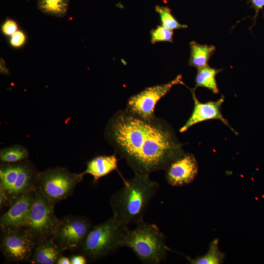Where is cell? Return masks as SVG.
Here are the masks:
<instances>
[{
  "label": "cell",
  "instance_id": "83f0119b",
  "mask_svg": "<svg viewBox=\"0 0 264 264\" xmlns=\"http://www.w3.org/2000/svg\"><path fill=\"white\" fill-rule=\"evenodd\" d=\"M0 72L4 75H8L10 74L9 71L6 65V63L3 58L0 59Z\"/></svg>",
  "mask_w": 264,
  "mask_h": 264
},
{
  "label": "cell",
  "instance_id": "7402d4cb",
  "mask_svg": "<svg viewBox=\"0 0 264 264\" xmlns=\"http://www.w3.org/2000/svg\"><path fill=\"white\" fill-rule=\"evenodd\" d=\"M174 32L172 30L162 25H158L151 31V42L155 44L157 42H173Z\"/></svg>",
  "mask_w": 264,
  "mask_h": 264
},
{
  "label": "cell",
  "instance_id": "7c38bea8",
  "mask_svg": "<svg viewBox=\"0 0 264 264\" xmlns=\"http://www.w3.org/2000/svg\"><path fill=\"white\" fill-rule=\"evenodd\" d=\"M165 177L173 186H181L192 182L198 172V164L194 155L183 153L167 166Z\"/></svg>",
  "mask_w": 264,
  "mask_h": 264
},
{
  "label": "cell",
  "instance_id": "ffe728a7",
  "mask_svg": "<svg viewBox=\"0 0 264 264\" xmlns=\"http://www.w3.org/2000/svg\"><path fill=\"white\" fill-rule=\"evenodd\" d=\"M38 7L45 14L58 17H64L68 7L67 0H39Z\"/></svg>",
  "mask_w": 264,
  "mask_h": 264
},
{
  "label": "cell",
  "instance_id": "603a6c76",
  "mask_svg": "<svg viewBox=\"0 0 264 264\" xmlns=\"http://www.w3.org/2000/svg\"><path fill=\"white\" fill-rule=\"evenodd\" d=\"M26 41L25 33L22 31L18 30L10 36L9 43L13 47L20 48L25 44Z\"/></svg>",
  "mask_w": 264,
  "mask_h": 264
},
{
  "label": "cell",
  "instance_id": "4316f807",
  "mask_svg": "<svg viewBox=\"0 0 264 264\" xmlns=\"http://www.w3.org/2000/svg\"><path fill=\"white\" fill-rule=\"evenodd\" d=\"M8 205V198L4 189L0 186V208L1 209Z\"/></svg>",
  "mask_w": 264,
  "mask_h": 264
},
{
  "label": "cell",
  "instance_id": "f1b7e54d",
  "mask_svg": "<svg viewBox=\"0 0 264 264\" xmlns=\"http://www.w3.org/2000/svg\"><path fill=\"white\" fill-rule=\"evenodd\" d=\"M56 264H71L70 258L62 255L58 259Z\"/></svg>",
  "mask_w": 264,
  "mask_h": 264
},
{
  "label": "cell",
  "instance_id": "e0dca14e",
  "mask_svg": "<svg viewBox=\"0 0 264 264\" xmlns=\"http://www.w3.org/2000/svg\"><path fill=\"white\" fill-rule=\"evenodd\" d=\"M222 70L211 67L208 65L198 68L195 78V87H203L211 90L214 94H218L219 89L218 87L216 76Z\"/></svg>",
  "mask_w": 264,
  "mask_h": 264
},
{
  "label": "cell",
  "instance_id": "277c9868",
  "mask_svg": "<svg viewBox=\"0 0 264 264\" xmlns=\"http://www.w3.org/2000/svg\"><path fill=\"white\" fill-rule=\"evenodd\" d=\"M128 225L112 215L106 221L92 226L80 248L84 255L96 260L123 246Z\"/></svg>",
  "mask_w": 264,
  "mask_h": 264
},
{
  "label": "cell",
  "instance_id": "ac0fdd59",
  "mask_svg": "<svg viewBox=\"0 0 264 264\" xmlns=\"http://www.w3.org/2000/svg\"><path fill=\"white\" fill-rule=\"evenodd\" d=\"M224 257V254L219 249L218 239L211 242L208 252L205 255L195 259L186 257L188 262L192 264H220L222 263Z\"/></svg>",
  "mask_w": 264,
  "mask_h": 264
},
{
  "label": "cell",
  "instance_id": "8fae6325",
  "mask_svg": "<svg viewBox=\"0 0 264 264\" xmlns=\"http://www.w3.org/2000/svg\"><path fill=\"white\" fill-rule=\"evenodd\" d=\"M190 90L194 101V108L189 118L184 125L180 128V132H185L190 127L198 123L212 119H217L221 121L235 134H238L222 114L221 107L224 101V96L221 95L216 101L201 102L196 96V89L192 88Z\"/></svg>",
  "mask_w": 264,
  "mask_h": 264
},
{
  "label": "cell",
  "instance_id": "44dd1931",
  "mask_svg": "<svg viewBox=\"0 0 264 264\" xmlns=\"http://www.w3.org/2000/svg\"><path fill=\"white\" fill-rule=\"evenodd\" d=\"M155 10L159 15L161 25L172 30L188 27L187 25L181 24L177 21L168 7L156 5Z\"/></svg>",
  "mask_w": 264,
  "mask_h": 264
},
{
  "label": "cell",
  "instance_id": "9a60e30c",
  "mask_svg": "<svg viewBox=\"0 0 264 264\" xmlns=\"http://www.w3.org/2000/svg\"><path fill=\"white\" fill-rule=\"evenodd\" d=\"M63 252L51 237L37 243L29 262L35 264H55Z\"/></svg>",
  "mask_w": 264,
  "mask_h": 264
},
{
  "label": "cell",
  "instance_id": "cb8c5ba5",
  "mask_svg": "<svg viewBox=\"0 0 264 264\" xmlns=\"http://www.w3.org/2000/svg\"><path fill=\"white\" fill-rule=\"evenodd\" d=\"M1 30L3 35L10 37L18 30V25L14 20L7 18L2 23Z\"/></svg>",
  "mask_w": 264,
  "mask_h": 264
},
{
  "label": "cell",
  "instance_id": "5bb4252c",
  "mask_svg": "<svg viewBox=\"0 0 264 264\" xmlns=\"http://www.w3.org/2000/svg\"><path fill=\"white\" fill-rule=\"evenodd\" d=\"M118 159L115 154L95 156L88 162L86 168L82 174L84 176L86 174L91 175L93 177V183H96L100 178L113 171L118 172Z\"/></svg>",
  "mask_w": 264,
  "mask_h": 264
},
{
  "label": "cell",
  "instance_id": "3957f363",
  "mask_svg": "<svg viewBox=\"0 0 264 264\" xmlns=\"http://www.w3.org/2000/svg\"><path fill=\"white\" fill-rule=\"evenodd\" d=\"M123 246L131 249L144 264H158L166 259L167 251L165 237L154 224L143 221L126 232Z\"/></svg>",
  "mask_w": 264,
  "mask_h": 264
},
{
  "label": "cell",
  "instance_id": "30bf717a",
  "mask_svg": "<svg viewBox=\"0 0 264 264\" xmlns=\"http://www.w3.org/2000/svg\"><path fill=\"white\" fill-rule=\"evenodd\" d=\"M92 226L91 220L85 216H66L60 219L52 237L63 251L80 249Z\"/></svg>",
  "mask_w": 264,
  "mask_h": 264
},
{
  "label": "cell",
  "instance_id": "d4e9b609",
  "mask_svg": "<svg viewBox=\"0 0 264 264\" xmlns=\"http://www.w3.org/2000/svg\"><path fill=\"white\" fill-rule=\"evenodd\" d=\"M248 2L250 5V7L253 8L255 12V14L253 17L254 23L252 26H253L260 11L263 10L264 7V0H248Z\"/></svg>",
  "mask_w": 264,
  "mask_h": 264
},
{
  "label": "cell",
  "instance_id": "52a82bcc",
  "mask_svg": "<svg viewBox=\"0 0 264 264\" xmlns=\"http://www.w3.org/2000/svg\"><path fill=\"white\" fill-rule=\"evenodd\" d=\"M55 203L36 187L26 225L23 227L37 243L52 237L60 221L54 212Z\"/></svg>",
  "mask_w": 264,
  "mask_h": 264
},
{
  "label": "cell",
  "instance_id": "2e32d148",
  "mask_svg": "<svg viewBox=\"0 0 264 264\" xmlns=\"http://www.w3.org/2000/svg\"><path fill=\"white\" fill-rule=\"evenodd\" d=\"M189 45L190 56L188 60L189 66L197 69L207 66L208 61L216 51V46L200 44L195 41H191Z\"/></svg>",
  "mask_w": 264,
  "mask_h": 264
},
{
  "label": "cell",
  "instance_id": "d6986e66",
  "mask_svg": "<svg viewBox=\"0 0 264 264\" xmlns=\"http://www.w3.org/2000/svg\"><path fill=\"white\" fill-rule=\"evenodd\" d=\"M28 156L27 149L19 144L7 147L0 150L1 162H16L27 159Z\"/></svg>",
  "mask_w": 264,
  "mask_h": 264
},
{
  "label": "cell",
  "instance_id": "7a4b0ae2",
  "mask_svg": "<svg viewBox=\"0 0 264 264\" xmlns=\"http://www.w3.org/2000/svg\"><path fill=\"white\" fill-rule=\"evenodd\" d=\"M120 175L124 186L110 199L113 215L128 225L137 224L144 221V213L159 184L152 180L149 175L135 174L129 179Z\"/></svg>",
  "mask_w": 264,
  "mask_h": 264
},
{
  "label": "cell",
  "instance_id": "5b68a950",
  "mask_svg": "<svg viewBox=\"0 0 264 264\" xmlns=\"http://www.w3.org/2000/svg\"><path fill=\"white\" fill-rule=\"evenodd\" d=\"M38 172L27 159L0 163V186L6 193L9 207L22 195L35 189Z\"/></svg>",
  "mask_w": 264,
  "mask_h": 264
},
{
  "label": "cell",
  "instance_id": "8992f818",
  "mask_svg": "<svg viewBox=\"0 0 264 264\" xmlns=\"http://www.w3.org/2000/svg\"><path fill=\"white\" fill-rule=\"evenodd\" d=\"M84 176L82 173H72L65 167L50 168L38 172L36 187L56 204L71 196Z\"/></svg>",
  "mask_w": 264,
  "mask_h": 264
},
{
  "label": "cell",
  "instance_id": "9c48e42d",
  "mask_svg": "<svg viewBox=\"0 0 264 264\" xmlns=\"http://www.w3.org/2000/svg\"><path fill=\"white\" fill-rule=\"evenodd\" d=\"M179 84L184 85L180 74L168 83L147 88L128 99L126 110L144 119L154 118L157 103L174 86Z\"/></svg>",
  "mask_w": 264,
  "mask_h": 264
},
{
  "label": "cell",
  "instance_id": "ba28073f",
  "mask_svg": "<svg viewBox=\"0 0 264 264\" xmlns=\"http://www.w3.org/2000/svg\"><path fill=\"white\" fill-rule=\"evenodd\" d=\"M0 247L5 259L12 262L30 261L37 242L24 228L0 229Z\"/></svg>",
  "mask_w": 264,
  "mask_h": 264
},
{
  "label": "cell",
  "instance_id": "4fadbf2b",
  "mask_svg": "<svg viewBox=\"0 0 264 264\" xmlns=\"http://www.w3.org/2000/svg\"><path fill=\"white\" fill-rule=\"evenodd\" d=\"M35 190L22 195L1 216L0 229L23 228L26 225L34 200Z\"/></svg>",
  "mask_w": 264,
  "mask_h": 264
},
{
  "label": "cell",
  "instance_id": "484cf974",
  "mask_svg": "<svg viewBox=\"0 0 264 264\" xmlns=\"http://www.w3.org/2000/svg\"><path fill=\"white\" fill-rule=\"evenodd\" d=\"M71 264H87V257L83 255H75L70 257Z\"/></svg>",
  "mask_w": 264,
  "mask_h": 264
},
{
  "label": "cell",
  "instance_id": "6da1fadb",
  "mask_svg": "<svg viewBox=\"0 0 264 264\" xmlns=\"http://www.w3.org/2000/svg\"><path fill=\"white\" fill-rule=\"evenodd\" d=\"M104 135L118 158L134 174L149 175L165 170L184 152L171 126L157 117L146 119L127 110L115 112Z\"/></svg>",
  "mask_w": 264,
  "mask_h": 264
}]
</instances>
